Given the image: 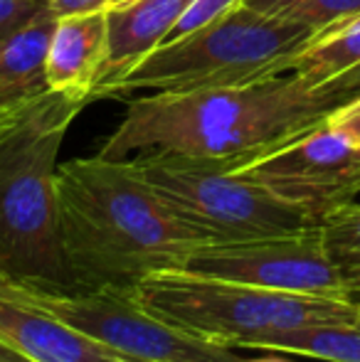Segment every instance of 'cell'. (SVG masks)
<instances>
[{"instance_id": "1", "label": "cell", "mask_w": 360, "mask_h": 362, "mask_svg": "<svg viewBox=\"0 0 360 362\" xmlns=\"http://www.w3.org/2000/svg\"><path fill=\"white\" fill-rule=\"evenodd\" d=\"M59 244L72 288L134 291L151 274L178 272L210 239L187 224L131 158H74L57 170Z\"/></svg>"}, {"instance_id": "2", "label": "cell", "mask_w": 360, "mask_h": 362, "mask_svg": "<svg viewBox=\"0 0 360 362\" xmlns=\"http://www.w3.org/2000/svg\"><path fill=\"white\" fill-rule=\"evenodd\" d=\"M343 101L294 74L237 86L146 94L126 106L124 121L101 146L111 160L141 153L242 163L328 119Z\"/></svg>"}, {"instance_id": "3", "label": "cell", "mask_w": 360, "mask_h": 362, "mask_svg": "<svg viewBox=\"0 0 360 362\" xmlns=\"http://www.w3.org/2000/svg\"><path fill=\"white\" fill-rule=\"evenodd\" d=\"M89 101L45 89L0 141V274L13 281L72 288L59 244L57 158Z\"/></svg>"}, {"instance_id": "4", "label": "cell", "mask_w": 360, "mask_h": 362, "mask_svg": "<svg viewBox=\"0 0 360 362\" xmlns=\"http://www.w3.org/2000/svg\"><path fill=\"white\" fill-rule=\"evenodd\" d=\"M311 37L313 30L306 25L242 3L215 23L156 47L99 99H121L141 91L182 94L269 79L286 74L291 57Z\"/></svg>"}, {"instance_id": "5", "label": "cell", "mask_w": 360, "mask_h": 362, "mask_svg": "<svg viewBox=\"0 0 360 362\" xmlns=\"http://www.w3.org/2000/svg\"><path fill=\"white\" fill-rule=\"evenodd\" d=\"M131 296L166 323L232 348L306 325L360 323V305L353 298L281 293L185 272L151 274Z\"/></svg>"}, {"instance_id": "6", "label": "cell", "mask_w": 360, "mask_h": 362, "mask_svg": "<svg viewBox=\"0 0 360 362\" xmlns=\"http://www.w3.org/2000/svg\"><path fill=\"white\" fill-rule=\"evenodd\" d=\"M131 163L187 224L210 239V244L284 237L321 224L260 182L237 175L230 160L141 153L131 158Z\"/></svg>"}, {"instance_id": "7", "label": "cell", "mask_w": 360, "mask_h": 362, "mask_svg": "<svg viewBox=\"0 0 360 362\" xmlns=\"http://www.w3.org/2000/svg\"><path fill=\"white\" fill-rule=\"evenodd\" d=\"M8 288L126 362H245L232 345L187 333L149 313L131 291L50 288L13 279Z\"/></svg>"}, {"instance_id": "8", "label": "cell", "mask_w": 360, "mask_h": 362, "mask_svg": "<svg viewBox=\"0 0 360 362\" xmlns=\"http://www.w3.org/2000/svg\"><path fill=\"white\" fill-rule=\"evenodd\" d=\"M230 168L318 222L360 197V148L338 136L328 121Z\"/></svg>"}, {"instance_id": "9", "label": "cell", "mask_w": 360, "mask_h": 362, "mask_svg": "<svg viewBox=\"0 0 360 362\" xmlns=\"http://www.w3.org/2000/svg\"><path fill=\"white\" fill-rule=\"evenodd\" d=\"M178 272L281 293L351 298L326 254L321 227L252 242L205 244Z\"/></svg>"}, {"instance_id": "10", "label": "cell", "mask_w": 360, "mask_h": 362, "mask_svg": "<svg viewBox=\"0 0 360 362\" xmlns=\"http://www.w3.org/2000/svg\"><path fill=\"white\" fill-rule=\"evenodd\" d=\"M192 0H134L106 10V57L96 76L91 101L166 42Z\"/></svg>"}, {"instance_id": "11", "label": "cell", "mask_w": 360, "mask_h": 362, "mask_svg": "<svg viewBox=\"0 0 360 362\" xmlns=\"http://www.w3.org/2000/svg\"><path fill=\"white\" fill-rule=\"evenodd\" d=\"M106 57V13L62 18L47 52L45 81L52 91H72L91 99Z\"/></svg>"}, {"instance_id": "12", "label": "cell", "mask_w": 360, "mask_h": 362, "mask_svg": "<svg viewBox=\"0 0 360 362\" xmlns=\"http://www.w3.org/2000/svg\"><path fill=\"white\" fill-rule=\"evenodd\" d=\"M59 18L50 8L0 40V101L28 99L47 89L45 67Z\"/></svg>"}, {"instance_id": "13", "label": "cell", "mask_w": 360, "mask_h": 362, "mask_svg": "<svg viewBox=\"0 0 360 362\" xmlns=\"http://www.w3.org/2000/svg\"><path fill=\"white\" fill-rule=\"evenodd\" d=\"M360 67V13L316 30L313 37L289 62L286 72L298 76L313 89Z\"/></svg>"}, {"instance_id": "14", "label": "cell", "mask_w": 360, "mask_h": 362, "mask_svg": "<svg viewBox=\"0 0 360 362\" xmlns=\"http://www.w3.org/2000/svg\"><path fill=\"white\" fill-rule=\"evenodd\" d=\"M245 348L279 350L323 362H360V323L306 325V328L281 330L260 335Z\"/></svg>"}, {"instance_id": "15", "label": "cell", "mask_w": 360, "mask_h": 362, "mask_svg": "<svg viewBox=\"0 0 360 362\" xmlns=\"http://www.w3.org/2000/svg\"><path fill=\"white\" fill-rule=\"evenodd\" d=\"M318 227L341 284L351 296L360 293V197L326 215Z\"/></svg>"}, {"instance_id": "16", "label": "cell", "mask_w": 360, "mask_h": 362, "mask_svg": "<svg viewBox=\"0 0 360 362\" xmlns=\"http://www.w3.org/2000/svg\"><path fill=\"white\" fill-rule=\"evenodd\" d=\"M255 10L306 25L313 33L360 13V0H245Z\"/></svg>"}, {"instance_id": "17", "label": "cell", "mask_w": 360, "mask_h": 362, "mask_svg": "<svg viewBox=\"0 0 360 362\" xmlns=\"http://www.w3.org/2000/svg\"><path fill=\"white\" fill-rule=\"evenodd\" d=\"M242 3H245V0H192L185 13H182V18L175 23V28L170 30V35L166 37V42H173V40H180V37H185V35L195 33V30L205 28V25L215 23L222 15L240 8Z\"/></svg>"}, {"instance_id": "18", "label": "cell", "mask_w": 360, "mask_h": 362, "mask_svg": "<svg viewBox=\"0 0 360 362\" xmlns=\"http://www.w3.org/2000/svg\"><path fill=\"white\" fill-rule=\"evenodd\" d=\"M326 121L338 136H343L351 146L360 148V94L336 106Z\"/></svg>"}, {"instance_id": "19", "label": "cell", "mask_w": 360, "mask_h": 362, "mask_svg": "<svg viewBox=\"0 0 360 362\" xmlns=\"http://www.w3.org/2000/svg\"><path fill=\"white\" fill-rule=\"evenodd\" d=\"M47 8V0H0V40Z\"/></svg>"}, {"instance_id": "20", "label": "cell", "mask_w": 360, "mask_h": 362, "mask_svg": "<svg viewBox=\"0 0 360 362\" xmlns=\"http://www.w3.org/2000/svg\"><path fill=\"white\" fill-rule=\"evenodd\" d=\"M114 0H47V8L62 18H74V15H91V13H106Z\"/></svg>"}, {"instance_id": "21", "label": "cell", "mask_w": 360, "mask_h": 362, "mask_svg": "<svg viewBox=\"0 0 360 362\" xmlns=\"http://www.w3.org/2000/svg\"><path fill=\"white\" fill-rule=\"evenodd\" d=\"M40 96V94H37ZM35 101V96L28 99H13V101H0V141L18 126V121L23 119V114L30 109V104Z\"/></svg>"}, {"instance_id": "22", "label": "cell", "mask_w": 360, "mask_h": 362, "mask_svg": "<svg viewBox=\"0 0 360 362\" xmlns=\"http://www.w3.org/2000/svg\"><path fill=\"white\" fill-rule=\"evenodd\" d=\"M323 89L331 91V94H336L341 101H348V99H353V96H358L360 94V67L353 69V72H348V74H343L341 79L331 81V84L323 86Z\"/></svg>"}, {"instance_id": "23", "label": "cell", "mask_w": 360, "mask_h": 362, "mask_svg": "<svg viewBox=\"0 0 360 362\" xmlns=\"http://www.w3.org/2000/svg\"><path fill=\"white\" fill-rule=\"evenodd\" d=\"M0 362H33L30 358H25V355H20L18 350L8 348V345L0 343Z\"/></svg>"}, {"instance_id": "24", "label": "cell", "mask_w": 360, "mask_h": 362, "mask_svg": "<svg viewBox=\"0 0 360 362\" xmlns=\"http://www.w3.org/2000/svg\"><path fill=\"white\" fill-rule=\"evenodd\" d=\"M129 3H134V0H114L109 10H114V8H124V5H129Z\"/></svg>"}, {"instance_id": "25", "label": "cell", "mask_w": 360, "mask_h": 362, "mask_svg": "<svg viewBox=\"0 0 360 362\" xmlns=\"http://www.w3.org/2000/svg\"><path fill=\"white\" fill-rule=\"evenodd\" d=\"M245 362H286V360H279V358H260V360H245Z\"/></svg>"}, {"instance_id": "26", "label": "cell", "mask_w": 360, "mask_h": 362, "mask_svg": "<svg viewBox=\"0 0 360 362\" xmlns=\"http://www.w3.org/2000/svg\"><path fill=\"white\" fill-rule=\"evenodd\" d=\"M351 298H353V300H356V303L360 305V293H356V296H351Z\"/></svg>"}]
</instances>
